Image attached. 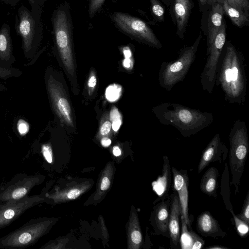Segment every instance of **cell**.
<instances>
[{
    "instance_id": "44dd1931",
    "label": "cell",
    "mask_w": 249,
    "mask_h": 249,
    "mask_svg": "<svg viewBox=\"0 0 249 249\" xmlns=\"http://www.w3.org/2000/svg\"><path fill=\"white\" fill-rule=\"evenodd\" d=\"M12 50L9 28L3 25L0 29V60L7 61L11 57Z\"/></svg>"
},
{
    "instance_id": "ee69618b",
    "label": "cell",
    "mask_w": 249,
    "mask_h": 249,
    "mask_svg": "<svg viewBox=\"0 0 249 249\" xmlns=\"http://www.w3.org/2000/svg\"><path fill=\"white\" fill-rule=\"evenodd\" d=\"M131 64V61L129 58H125L123 62V65L124 67L126 68H129L130 67V65Z\"/></svg>"
},
{
    "instance_id": "7bdbcfd3",
    "label": "cell",
    "mask_w": 249,
    "mask_h": 249,
    "mask_svg": "<svg viewBox=\"0 0 249 249\" xmlns=\"http://www.w3.org/2000/svg\"><path fill=\"white\" fill-rule=\"evenodd\" d=\"M113 153L115 156H119L121 155V151L118 146H115L113 148Z\"/></svg>"
},
{
    "instance_id": "d6986e66",
    "label": "cell",
    "mask_w": 249,
    "mask_h": 249,
    "mask_svg": "<svg viewBox=\"0 0 249 249\" xmlns=\"http://www.w3.org/2000/svg\"><path fill=\"white\" fill-rule=\"evenodd\" d=\"M224 13L229 17L237 27H242L249 22V14L243 10L233 7L224 0L222 3Z\"/></svg>"
},
{
    "instance_id": "d590c367",
    "label": "cell",
    "mask_w": 249,
    "mask_h": 249,
    "mask_svg": "<svg viewBox=\"0 0 249 249\" xmlns=\"http://www.w3.org/2000/svg\"><path fill=\"white\" fill-rule=\"evenodd\" d=\"M12 71L9 69L0 67V77L4 78L11 75Z\"/></svg>"
},
{
    "instance_id": "ffe728a7",
    "label": "cell",
    "mask_w": 249,
    "mask_h": 249,
    "mask_svg": "<svg viewBox=\"0 0 249 249\" xmlns=\"http://www.w3.org/2000/svg\"><path fill=\"white\" fill-rule=\"evenodd\" d=\"M230 173L227 162L225 163L222 173L220 185V194L226 209L230 212L233 211L231 201Z\"/></svg>"
},
{
    "instance_id": "b9f144b4",
    "label": "cell",
    "mask_w": 249,
    "mask_h": 249,
    "mask_svg": "<svg viewBox=\"0 0 249 249\" xmlns=\"http://www.w3.org/2000/svg\"><path fill=\"white\" fill-rule=\"evenodd\" d=\"M226 81L228 82L231 81V69H227L225 71Z\"/></svg>"
},
{
    "instance_id": "f1b7e54d",
    "label": "cell",
    "mask_w": 249,
    "mask_h": 249,
    "mask_svg": "<svg viewBox=\"0 0 249 249\" xmlns=\"http://www.w3.org/2000/svg\"><path fill=\"white\" fill-rule=\"evenodd\" d=\"M131 239L133 243L139 245L142 242V235L139 229L134 230L131 234Z\"/></svg>"
},
{
    "instance_id": "6da1fadb",
    "label": "cell",
    "mask_w": 249,
    "mask_h": 249,
    "mask_svg": "<svg viewBox=\"0 0 249 249\" xmlns=\"http://www.w3.org/2000/svg\"><path fill=\"white\" fill-rule=\"evenodd\" d=\"M49 222L41 218L30 220L0 238V248L21 249L33 246L46 232Z\"/></svg>"
},
{
    "instance_id": "60d3db41",
    "label": "cell",
    "mask_w": 249,
    "mask_h": 249,
    "mask_svg": "<svg viewBox=\"0 0 249 249\" xmlns=\"http://www.w3.org/2000/svg\"><path fill=\"white\" fill-rule=\"evenodd\" d=\"M111 143V140L107 138H103L101 140V144L105 147L108 146Z\"/></svg>"
},
{
    "instance_id": "f546056e",
    "label": "cell",
    "mask_w": 249,
    "mask_h": 249,
    "mask_svg": "<svg viewBox=\"0 0 249 249\" xmlns=\"http://www.w3.org/2000/svg\"><path fill=\"white\" fill-rule=\"evenodd\" d=\"M105 0H90L89 12L90 16L94 14L101 7Z\"/></svg>"
},
{
    "instance_id": "ac0fdd59",
    "label": "cell",
    "mask_w": 249,
    "mask_h": 249,
    "mask_svg": "<svg viewBox=\"0 0 249 249\" xmlns=\"http://www.w3.org/2000/svg\"><path fill=\"white\" fill-rule=\"evenodd\" d=\"M181 230L180 238V249H200L204 247L205 241L193 230H189L181 216Z\"/></svg>"
},
{
    "instance_id": "5b68a950",
    "label": "cell",
    "mask_w": 249,
    "mask_h": 249,
    "mask_svg": "<svg viewBox=\"0 0 249 249\" xmlns=\"http://www.w3.org/2000/svg\"><path fill=\"white\" fill-rule=\"evenodd\" d=\"M43 200L40 196L33 195L19 199L0 201V230L9 226L25 211Z\"/></svg>"
},
{
    "instance_id": "ba28073f",
    "label": "cell",
    "mask_w": 249,
    "mask_h": 249,
    "mask_svg": "<svg viewBox=\"0 0 249 249\" xmlns=\"http://www.w3.org/2000/svg\"><path fill=\"white\" fill-rule=\"evenodd\" d=\"M171 195L165 199L156 203L151 213V223L154 235H162L169 238V220Z\"/></svg>"
},
{
    "instance_id": "7402d4cb",
    "label": "cell",
    "mask_w": 249,
    "mask_h": 249,
    "mask_svg": "<svg viewBox=\"0 0 249 249\" xmlns=\"http://www.w3.org/2000/svg\"><path fill=\"white\" fill-rule=\"evenodd\" d=\"M232 215V219L237 234L241 238L246 237L249 232V225L239 219L233 211L230 212Z\"/></svg>"
},
{
    "instance_id": "1f68e13d",
    "label": "cell",
    "mask_w": 249,
    "mask_h": 249,
    "mask_svg": "<svg viewBox=\"0 0 249 249\" xmlns=\"http://www.w3.org/2000/svg\"><path fill=\"white\" fill-rule=\"evenodd\" d=\"M111 124L109 121L105 122L102 125L100 129V133L102 135L107 134L111 128Z\"/></svg>"
},
{
    "instance_id": "7a4b0ae2",
    "label": "cell",
    "mask_w": 249,
    "mask_h": 249,
    "mask_svg": "<svg viewBox=\"0 0 249 249\" xmlns=\"http://www.w3.org/2000/svg\"><path fill=\"white\" fill-rule=\"evenodd\" d=\"M54 31L57 46L67 71L73 75L74 65L71 43L69 22L62 10L57 11L53 20Z\"/></svg>"
},
{
    "instance_id": "d6a6232c",
    "label": "cell",
    "mask_w": 249,
    "mask_h": 249,
    "mask_svg": "<svg viewBox=\"0 0 249 249\" xmlns=\"http://www.w3.org/2000/svg\"><path fill=\"white\" fill-rule=\"evenodd\" d=\"M183 67V64L181 61H178L173 64L170 68L172 72H175L179 71Z\"/></svg>"
},
{
    "instance_id": "cb8c5ba5",
    "label": "cell",
    "mask_w": 249,
    "mask_h": 249,
    "mask_svg": "<svg viewBox=\"0 0 249 249\" xmlns=\"http://www.w3.org/2000/svg\"><path fill=\"white\" fill-rule=\"evenodd\" d=\"M236 216L249 225V190H248L245 197L241 212Z\"/></svg>"
},
{
    "instance_id": "4fadbf2b",
    "label": "cell",
    "mask_w": 249,
    "mask_h": 249,
    "mask_svg": "<svg viewBox=\"0 0 249 249\" xmlns=\"http://www.w3.org/2000/svg\"><path fill=\"white\" fill-rule=\"evenodd\" d=\"M19 20L18 32L21 37L24 53L27 54L33 47L35 36V21L29 11L23 9L19 11Z\"/></svg>"
},
{
    "instance_id": "30bf717a",
    "label": "cell",
    "mask_w": 249,
    "mask_h": 249,
    "mask_svg": "<svg viewBox=\"0 0 249 249\" xmlns=\"http://www.w3.org/2000/svg\"><path fill=\"white\" fill-rule=\"evenodd\" d=\"M170 212L169 220L170 245L171 249H180L181 209L176 191L171 194Z\"/></svg>"
},
{
    "instance_id": "4dcf8cb0",
    "label": "cell",
    "mask_w": 249,
    "mask_h": 249,
    "mask_svg": "<svg viewBox=\"0 0 249 249\" xmlns=\"http://www.w3.org/2000/svg\"><path fill=\"white\" fill-rule=\"evenodd\" d=\"M110 120L112 122L119 120H121V116L118 109L116 107H113L110 113Z\"/></svg>"
},
{
    "instance_id": "3957f363",
    "label": "cell",
    "mask_w": 249,
    "mask_h": 249,
    "mask_svg": "<svg viewBox=\"0 0 249 249\" xmlns=\"http://www.w3.org/2000/svg\"><path fill=\"white\" fill-rule=\"evenodd\" d=\"M248 152V143L245 137H235L231 139L229 157L231 174L230 185L234 186L235 195L239 193L240 180L244 172Z\"/></svg>"
},
{
    "instance_id": "74e56055",
    "label": "cell",
    "mask_w": 249,
    "mask_h": 249,
    "mask_svg": "<svg viewBox=\"0 0 249 249\" xmlns=\"http://www.w3.org/2000/svg\"><path fill=\"white\" fill-rule=\"evenodd\" d=\"M97 80L94 76L90 77L88 82V86L90 88H94L96 84Z\"/></svg>"
},
{
    "instance_id": "f35d334b",
    "label": "cell",
    "mask_w": 249,
    "mask_h": 249,
    "mask_svg": "<svg viewBox=\"0 0 249 249\" xmlns=\"http://www.w3.org/2000/svg\"><path fill=\"white\" fill-rule=\"evenodd\" d=\"M231 80L235 81L238 77V69L236 67H233L231 69Z\"/></svg>"
},
{
    "instance_id": "8992f818",
    "label": "cell",
    "mask_w": 249,
    "mask_h": 249,
    "mask_svg": "<svg viewBox=\"0 0 249 249\" xmlns=\"http://www.w3.org/2000/svg\"><path fill=\"white\" fill-rule=\"evenodd\" d=\"M113 19L126 33L152 45H160L153 31L142 20L122 13H115Z\"/></svg>"
},
{
    "instance_id": "e575fe53",
    "label": "cell",
    "mask_w": 249,
    "mask_h": 249,
    "mask_svg": "<svg viewBox=\"0 0 249 249\" xmlns=\"http://www.w3.org/2000/svg\"><path fill=\"white\" fill-rule=\"evenodd\" d=\"M80 194V191L78 189H72L68 193V197L70 199H74L77 198Z\"/></svg>"
},
{
    "instance_id": "83f0119b",
    "label": "cell",
    "mask_w": 249,
    "mask_h": 249,
    "mask_svg": "<svg viewBox=\"0 0 249 249\" xmlns=\"http://www.w3.org/2000/svg\"><path fill=\"white\" fill-rule=\"evenodd\" d=\"M42 152L46 160L49 162H52V152L50 145L44 144L42 146Z\"/></svg>"
},
{
    "instance_id": "836d02e7",
    "label": "cell",
    "mask_w": 249,
    "mask_h": 249,
    "mask_svg": "<svg viewBox=\"0 0 249 249\" xmlns=\"http://www.w3.org/2000/svg\"><path fill=\"white\" fill-rule=\"evenodd\" d=\"M110 182L107 177H104L102 179L100 189L102 191H105L108 189L110 186Z\"/></svg>"
},
{
    "instance_id": "277c9868",
    "label": "cell",
    "mask_w": 249,
    "mask_h": 249,
    "mask_svg": "<svg viewBox=\"0 0 249 249\" xmlns=\"http://www.w3.org/2000/svg\"><path fill=\"white\" fill-rule=\"evenodd\" d=\"M39 175L18 173L0 186V201L19 199L27 196L39 183Z\"/></svg>"
},
{
    "instance_id": "5bb4252c",
    "label": "cell",
    "mask_w": 249,
    "mask_h": 249,
    "mask_svg": "<svg viewBox=\"0 0 249 249\" xmlns=\"http://www.w3.org/2000/svg\"><path fill=\"white\" fill-rule=\"evenodd\" d=\"M162 158L161 175L159 176L157 179L151 184L153 191L158 196V198L154 203L161 200L165 199L168 197L172 185V174L169 158L166 155L163 156Z\"/></svg>"
},
{
    "instance_id": "8fae6325",
    "label": "cell",
    "mask_w": 249,
    "mask_h": 249,
    "mask_svg": "<svg viewBox=\"0 0 249 249\" xmlns=\"http://www.w3.org/2000/svg\"><path fill=\"white\" fill-rule=\"evenodd\" d=\"M228 149L218 137L214 138L203 151L199 162L198 173L201 172L210 163H220L226 160Z\"/></svg>"
},
{
    "instance_id": "f6af8a7d",
    "label": "cell",
    "mask_w": 249,
    "mask_h": 249,
    "mask_svg": "<svg viewBox=\"0 0 249 249\" xmlns=\"http://www.w3.org/2000/svg\"><path fill=\"white\" fill-rule=\"evenodd\" d=\"M206 249H228V248L227 247H224V246H220V245H216V246H210V247H206Z\"/></svg>"
},
{
    "instance_id": "603a6c76",
    "label": "cell",
    "mask_w": 249,
    "mask_h": 249,
    "mask_svg": "<svg viewBox=\"0 0 249 249\" xmlns=\"http://www.w3.org/2000/svg\"><path fill=\"white\" fill-rule=\"evenodd\" d=\"M121 91L120 86L116 84L110 85L106 90V98L111 102L116 101L120 97Z\"/></svg>"
},
{
    "instance_id": "52a82bcc",
    "label": "cell",
    "mask_w": 249,
    "mask_h": 249,
    "mask_svg": "<svg viewBox=\"0 0 249 249\" xmlns=\"http://www.w3.org/2000/svg\"><path fill=\"white\" fill-rule=\"evenodd\" d=\"M173 177V189L176 191L178 196L181 209V216L189 230H192V223L193 215L188 213V171L185 169L177 170L174 167L171 168Z\"/></svg>"
},
{
    "instance_id": "ab89813d",
    "label": "cell",
    "mask_w": 249,
    "mask_h": 249,
    "mask_svg": "<svg viewBox=\"0 0 249 249\" xmlns=\"http://www.w3.org/2000/svg\"><path fill=\"white\" fill-rule=\"evenodd\" d=\"M200 3L202 5H211L213 3L217 2V0H199Z\"/></svg>"
},
{
    "instance_id": "4316f807",
    "label": "cell",
    "mask_w": 249,
    "mask_h": 249,
    "mask_svg": "<svg viewBox=\"0 0 249 249\" xmlns=\"http://www.w3.org/2000/svg\"><path fill=\"white\" fill-rule=\"evenodd\" d=\"M17 129L18 133L22 136L26 135L29 131V125L23 119H19L17 123Z\"/></svg>"
},
{
    "instance_id": "d4e9b609",
    "label": "cell",
    "mask_w": 249,
    "mask_h": 249,
    "mask_svg": "<svg viewBox=\"0 0 249 249\" xmlns=\"http://www.w3.org/2000/svg\"><path fill=\"white\" fill-rule=\"evenodd\" d=\"M224 0H217V2L222 3ZM233 7L244 11L249 14V2L248 0H225Z\"/></svg>"
},
{
    "instance_id": "e0dca14e",
    "label": "cell",
    "mask_w": 249,
    "mask_h": 249,
    "mask_svg": "<svg viewBox=\"0 0 249 249\" xmlns=\"http://www.w3.org/2000/svg\"><path fill=\"white\" fill-rule=\"evenodd\" d=\"M219 176V173L217 168L209 167L201 179L200 183L201 191L209 196L217 198Z\"/></svg>"
},
{
    "instance_id": "9a60e30c",
    "label": "cell",
    "mask_w": 249,
    "mask_h": 249,
    "mask_svg": "<svg viewBox=\"0 0 249 249\" xmlns=\"http://www.w3.org/2000/svg\"><path fill=\"white\" fill-rule=\"evenodd\" d=\"M192 5V0H174V10L177 34L181 38L183 36L186 30Z\"/></svg>"
},
{
    "instance_id": "7c38bea8",
    "label": "cell",
    "mask_w": 249,
    "mask_h": 249,
    "mask_svg": "<svg viewBox=\"0 0 249 249\" xmlns=\"http://www.w3.org/2000/svg\"><path fill=\"white\" fill-rule=\"evenodd\" d=\"M196 228L199 234L204 237L218 239L227 235L218 221L209 211H204L197 217Z\"/></svg>"
},
{
    "instance_id": "bcb514c9",
    "label": "cell",
    "mask_w": 249,
    "mask_h": 249,
    "mask_svg": "<svg viewBox=\"0 0 249 249\" xmlns=\"http://www.w3.org/2000/svg\"><path fill=\"white\" fill-rule=\"evenodd\" d=\"M124 52L125 58H129L131 57V52L129 50L124 51Z\"/></svg>"
},
{
    "instance_id": "484cf974",
    "label": "cell",
    "mask_w": 249,
    "mask_h": 249,
    "mask_svg": "<svg viewBox=\"0 0 249 249\" xmlns=\"http://www.w3.org/2000/svg\"><path fill=\"white\" fill-rule=\"evenodd\" d=\"M152 11L154 16L159 19L164 18V10L158 0H151Z\"/></svg>"
},
{
    "instance_id": "8d00e7d4",
    "label": "cell",
    "mask_w": 249,
    "mask_h": 249,
    "mask_svg": "<svg viewBox=\"0 0 249 249\" xmlns=\"http://www.w3.org/2000/svg\"><path fill=\"white\" fill-rule=\"evenodd\" d=\"M111 124V127L112 128L113 130L115 132L117 131L120 128L121 125L122 124V120H119L116 121H114Z\"/></svg>"
},
{
    "instance_id": "2e32d148",
    "label": "cell",
    "mask_w": 249,
    "mask_h": 249,
    "mask_svg": "<svg viewBox=\"0 0 249 249\" xmlns=\"http://www.w3.org/2000/svg\"><path fill=\"white\" fill-rule=\"evenodd\" d=\"M211 6L208 18V39L210 45L222 25L224 14L221 3L216 2Z\"/></svg>"
},
{
    "instance_id": "9c48e42d",
    "label": "cell",
    "mask_w": 249,
    "mask_h": 249,
    "mask_svg": "<svg viewBox=\"0 0 249 249\" xmlns=\"http://www.w3.org/2000/svg\"><path fill=\"white\" fill-rule=\"evenodd\" d=\"M48 90L53 107L57 114L66 123L71 125L72 120L69 102L60 84L52 77L48 81Z\"/></svg>"
}]
</instances>
